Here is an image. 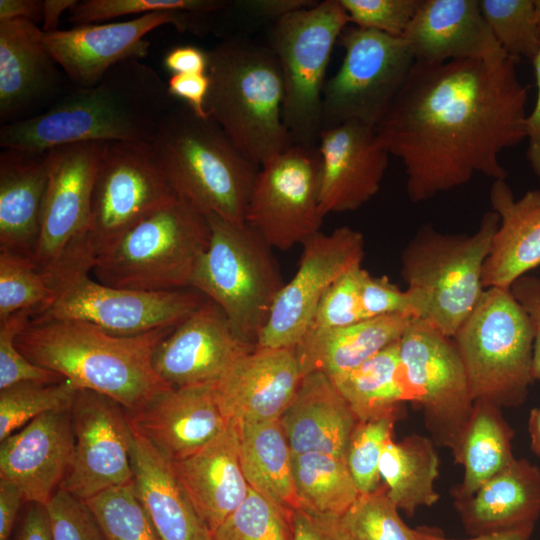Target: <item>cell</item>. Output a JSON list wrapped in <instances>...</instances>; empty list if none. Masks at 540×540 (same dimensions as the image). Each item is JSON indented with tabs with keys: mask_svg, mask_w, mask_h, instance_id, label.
<instances>
[{
	"mask_svg": "<svg viewBox=\"0 0 540 540\" xmlns=\"http://www.w3.org/2000/svg\"><path fill=\"white\" fill-rule=\"evenodd\" d=\"M210 15L190 12H154L126 21L106 22L44 33L43 41L71 83L80 88L96 85L115 65L142 60L152 30L173 25L179 32L204 34Z\"/></svg>",
	"mask_w": 540,
	"mask_h": 540,
	"instance_id": "obj_19",
	"label": "cell"
},
{
	"mask_svg": "<svg viewBox=\"0 0 540 540\" xmlns=\"http://www.w3.org/2000/svg\"><path fill=\"white\" fill-rule=\"evenodd\" d=\"M208 64V52L193 45L173 47L163 59L164 67L172 74H206Z\"/></svg>",
	"mask_w": 540,
	"mask_h": 540,
	"instance_id": "obj_56",
	"label": "cell"
},
{
	"mask_svg": "<svg viewBox=\"0 0 540 540\" xmlns=\"http://www.w3.org/2000/svg\"><path fill=\"white\" fill-rule=\"evenodd\" d=\"M134 433L133 482L137 496L162 540H210L171 460Z\"/></svg>",
	"mask_w": 540,
	"mask_h": 540,
	"instance_id": "obj_32",
	"label": "cell"
},
{
	"mask_svg": "<svg viewBox=\"0 0 540 540\" xmlns=\"http://www.w3.org/2000/svg\"><path fill=\"white\" fill-rule=\"evenodd\" d=\"M78 2V0H44L43 1V24L41 30L44 33L58 31L60 17Z\"/></svg>",
	"mask_w": 540,
	"mask_h": 540,
	"instance_id": "obj_61",
	"label": "cell"
},
{
	"mask_svg": "<svg viewBox=\"0 0 540 540\" xmlns=\"http://www.w3.org/2000/svg\"><path fill=\"white\" fill-rule=\"evenodd\" d=\"M321 158L318 147L293 145L262 165L246 223L271 247L288 250L320 232Z\"/></svg>",
	"mask_w": 540,
	"mask_h": 540,
	"instance_id": "obj_15",
	"label": "cell"
},
{
	"mask_svg": "<svg viewBox=\"0 0 540 540\" xmlns=\"http://www.w3.org/2000/svg\"><path fill=\"white\" fill-rule=\"evenodd\" d=\"M176 194L151 143L106 142L91 194L88 247L92 265Z\"/></svg>",
	"mask_w": 540,
	"mask_h": 540,
	"instance_id": "obj_13",
	"label": "cell"
},
{
	"mask_svg": "<svg viewBox=\"0 0 540 540\" xmlns=\"http://www.w3.org/2000/svg\"><path fill=\"white\" fill-rule=\"evenodd\" d=\"M363 270L361 265L355 266L329 287L306 333L344 327L366 319L361 304Z\"/></svg>",
	"mask_w": 540,
	"mask_h": 540,
	"instance_id": "obj_47",
	"label": "cell"
},
{
	"mask_svg": "<svg viewBox=\"0 0 540 540\" xmlns=\"http://www.w3.org/2000/svg\"><path fill=\"white\" fill-rule=\"evenodd\" d=\"M510 291L526 312L534 335L532 375L540 382V277L525 275L517 279Z\"/></svg>",
	"mask_w": 540,
	"mask_h": 540,
	"instance_id": "obj_52",
	"label": "cell"
},
{
	"mask_svg": "<svg viewBox=\"0 0 540 540\" xmlns=\"http://www.w3.org/2000/svg\"><path fill=\"white\" fill-rule=\"evenodd\" d=\"M302 246L298 270L278 293L257 347L295 348L323 295L341 275L361 265L365 254L363 235L349 226L319 232Z\"/></svg>",
	"mask_w": 540,
	"mask_h": 540,
	"instance_id": "obj_18",
	"label": "cell"
},
{
	"mask_svg": "<svg viewBox=\"0 0 540 540\" xmlns=\"http://www.w3.org/2000/svg\"><path fill=\"white\" fill-rule=\"evenodd\" d=\"M397 510L383 484L360 494L339 522L348 540H419V530L409 528Z\"/></svg>",
	"mask_w": 540,
	"mask_h": 540,
	"instance_id": "obj_44",
	"label": "cell"
},
{
	"mask_svg": "<svg viewBox=\"0 0 540 540\" xmlns=\"http://www.w3.org/2000/svg\"><path fill=\"white\" fill-rule=\"evenodd\" d=\"M499 215L491 210L473 234H447L424 225L401 253V275L417 319L452 338L479 302L482 271Z\"/></svg>",
	"mask_w": 540,
	"mask_h": 540,
	"instance_id": "obj_6",
	"label": "cell"
},
{
	"mask_svg": "<svg viewBox=\"0 0 540 540\" xmlns=\"http://www.w3.org/2000/svg\"><path fill=\"white\" fill-rule=\"evenodd\" d=\"M279 421L293 455L319 452L344 459L358 423L330 377L320 371L303 375Z\"/></svg>",
	"mask_w": 540,
	"mask_h": 540,
	"instance_id": "obj_30",
	"label": "cell"
},
{
	"mask_svg": "<svg viewBox=\"0 0 540 540\" xmlns=\"http://www.w3.org/2000/svg\"><path fill=\"white\" fill-rule=\"evenodd\" d=\"M412 320L401 315L380 316L306 333L295 347L303 375L320 371L333 378L359 367L398 342Z\"/></svg>",
	"mask_w": 540,
	"mask_h": 540,
	"instance_id": "obj_33",
	"label": "cell"
},
{
	"mask_svg": "<svg viewBox=\"0 0 540 540\" xmlns=\"http://www.w3.org/2000/svg\"><path fill=\"white\" fill-rule=\"evenodd\" d=\"M208 115L234 145L258 166L293 142L284 125L282 73L269 46L240 36L208 51Z\"/></svg>",
	"mask_w": 540,
	"mask_h": 540,
	"instance_id": "obj_4",
	"label": "cell"
},
{
	"mask_svg": "<svg viewBox=\"0 0 540 540\" xmlns=\"http://www.w3.org/2000/svg\"><path fill=\"white\" fill-rule=\"evenodd\" d=\"M27 20L0 21V123L33 118L74 85Z\"/></svg>",
	"mask_w": 540,
	"mask_h": 540,
	"instance_id": "obj_20",
	"label": "cell"
},
{
	"mask_svg": "<svg viewBox=\"0 0 540 540\" xmlns=\"http://www.w3.org/2000/svg\"><path fill=\"white\" fill-rule=\"evenodd\" d=\"M399 357L406 400L421 407L435 441L455 456L474 400L452 338L413 319L399 341Z\"/></svg>",
	"mask_w": 540,
	"mask_h": 540,
	"instance_id": "obj_14",
	"label": "cell"
},
{
	"mask_svg": "<svg viewBox=\"0 0 540 540\" xmlns=\"http://www.w3.org/2000/svg\"><path fill=\"white\" fill-rule=\"evenodd\" d=\"M205 215L210 241L194 268L190 288L215 302L239 335L256 345L285 284L278 263L272 248L247 223Z\"/></svg>",
	"mask_w": 540,
	"mask_h": 540,
	"instance_id": "obj_8",
	"label": "cell"
},
{
	"mask_svg": "<svg viewBox=\"0 0 540 540\" xmlns=\"http://www.w3.org/2000/svg\"><path fill=\"white\" fill-rule=\"evenodd\" d=\"M174 100L151 66L123 61L96 85L74 86L45 112L1 125L0 146L44 151L91 141L151 143Z\"/></svg>",
	"mask_w": 540,
	"mask_h": 540,
	"instance_id": "obj_2",
	"label": "cell"
},
{
	"mask_svg": "<svg viewBox=\"0 0 540 540\" xmlns=\"http://www.w3.org/2000/svg\"><path fill=\"white\" fill-rule=\"evenodd\" d=\"M172 463L211 536L240 506L250 488L240 463L238 422L230 420L202 449Z\"/></svg>",
	"mask_w": 540,
	"mask_h": 540,
	"instance_id": "obj_27",
	"label": "cell"
},
{
	"mask_svg": "<svg viewBox=\"0 0 540 540\" xmlns=\"http://www.w3.org/2000/svg\"><path fill=\"white\" fill-rule=\"evenodd\" d=\"M70 409L42 414L1 441L0 480L17 486L26 503L46 505L67 475L75 442Z\"/></svg>",
	"mask_w": 540,
	"mask_h": 540,
	"instance_id": "obj_25",
	"label": "cell"
},
{
	"mask_svg": "<svg viewBox=\"0 0 540 540\" xmlns=\"http://www.w3.org/2000/svg\"><path fill=\"white\" fill-rule=\"evenodd\" d=\"M350 23L402 37L418 8L419 0H339Z\"/></svg>",
	"mask_w": 540,
	"mask_h": 540,
	"instance_id": "obj_49",
	"label": "cell"
},
{
	"mask_svg": "<svg viewBox=\"0 0 540 540\" xmlns=\"http://www.w3.org/2000/svg\"><path fill=\"white\" fill-rule=\"evenodd\" d=\"M175 192L204 214L246 223L248 203L260 169L211 118L175 102L151 141Z\"/></svg>",
	"mask_w": 540,
	"mask_h": 540,
	"instance_id": "obj_5",
	"label": "cell"
},
{
	"mask_svg": "<svg viewBox=\"0 0 540 540\" xmlns=\"http://www.w3.org/2000/svg\"><path fill=\"white\" fill-rule=\"evenodd\" d=\"M361 304L366 319L401 315L416 318L411 298L387 276H373L363 270L361 281Z\"/></svg>",
	"mask_w": 540,
	"mask_h": 540,
	"instance_id": "obj_51",
	"label": "cell"
},
{
	"mask_svg": "<svg viewBox=\"0 0 540 540\" xmlns=\"http://www.w3.org/2000/svg\"><path fill=\"white\" fill-rule=\"evenodd\" d=\"M379 474L391 501L409 515L419 507L432 506L440 498L434 489L439 458L432 441L424 436L413 434L400 442L387 440Z\"/></svg>",
	"mask_w": 540,
	"mask_h": 540,
	"instance_id": "obj_36",
	"label": "cell"
},
{
	"mask_svg": "<svg viewBox=\"0 0 540 540\" xmlns=\"http://www.w3.org/2000/svg\"><path fill=\"white\" fill-rule=\"evenodd\" d=\"M415 62L508 58L487 24L479 0H419L402 36Z\"/></svg>",
	"mask_w": 540,
	"mask_h": 540,
	"instance_id": "obj_26",
	"label": "cell"
},
{
	"mask_svg": "<svg viewBox=\"0 0 540 540\" xmlns=\"http://www.w3.org/2000/svg\"><path fill=\"white\" fill-rule=\"evenodd\" d=\"M238 430L240 463L249 487L285 509H299L293 455L280 421L238 422Z\"/></svg>",
	"mask_w": 540,
	"mask_h": 540,
	"instance_id": "obj_34",
	"label": "cell"
},
{
	"mask_svg": "<svg viewBox=\"0 0 540 540\" xmlns=\"http://www.w3.org/2000/svg\"><path fill=\"white\" fill-rule=\"evenodd\" d=\"M293 540H348L339 517L324 516L299 508L293 512Z\"/></svg>",
	"mask_w": 540,
	"mask_h": 540,
	"instance_id": "obj_54",
	"label": "cell"
},
{
	"mask_svg": "<svg viewBox=\"0 0 540 540\" xmlns=\"http://www.w3.org/2000/svg\"><path fill=\"white\" fill-rule=\"evenodd\" d=\"M316 0H239L234 6L239 11L261 20L276 23L284 16L315 5Z\"/></svg>",
	"mask_w": 540,
	"mask_h": 540,
	"instance_id": "obj_55",
	"label": "cell"
},
{
	"mask_svg": "<svg viewBox=\"0 0 540 540\" xmlns=\"http://www.w3.org/2000/svg\"><path fill=\"white\" fill-rule=\"evenodd\" d=\"M398 415L358 421L347 444L345 460L360 494L380 486L379 462L384 445L392 438Z\"/></svg>",
	"mask_w": 540,
	"mask_h": 540,
	"instance_id": "obj_46",
	"label": "cell"
},
{
	"mask_svg": "<svg viewBox=\"0 0 540 540\" xmlns=\"http://www.w3.org/2000/svg\"><path fill=\"white\" fill-rule=\"evenodd\" d=\"M256 345L234 329L223 310L205 302L157 345L152 364L173 388L214 383L241 355Z\"/></svg>",
	"mask_w": 540,
	"mask_h": 540,
	"instance_id": "obj_21",
	"label": "cell"
},
{
	"mask_svg": "<svg viewBox=\"0 0 540 540\" xmlns=\"http://www.w3.org/2000/svg\"><path fill=\"white\" fill-rule=\"evenodd\" d=\"M105 143L49 149V181L34 262L57 293L93 267L88 247L91 194Z\"/></svg>",
	"mask_w": 540,
	"mask_h": 540,
	"instance_id": "obj_11",
	"label": "cell"
},
{
	"mask_svg": "<svg viewBox=\"0 0 540 540\" xmlns=\"http://www.w3.org/2000/svg\"><path fill=\"white\" fill-rule=\"evenodd\" d=\"M53 540H107L87 504L59 488L45 505Z\"/></svg>",
	"mask_w": 540,
	"mask_h": 540,
	"instance_id": "obj_50",
	"label": "cell"
},
{
	"mask_svg": "<svg viewBox=\"0 0 540 540\" xmlns=\"http://www.w3.org/2000/svg\"><path fill=\"white\" fill-rule=\"evenodd\" d=\"M292 468L300 508L305 510L341 517L360 495L344 458L319 452L296 454Z\"/></svg>",
	"mask_w": 540,
	"mask_h": 540,
	"instance_id": "obj_38",
	"label": "cell"
},
{
	"mask_svg": "<svg viewBox=\"0 0 540 540\" xmlns=\"http://www.w3.org/2000/svg\"><path fill=\"white\" fill-rule=\"evenodd\" d=\"M1 20H27L37 25L43 20V1L0 0Z\"/></svg>",
	"mask_w": 540,
	"mask_h": 540,
	"instance_id": "obj_60",
	"label": "cell"
},
{
	"mask_svg": "<svg viewBox=\"0 0 540 540\" xmlns=\"http://www.w3.org/2000/svg\"><path fill=\"white\" fill-rule=\"evenodd\" d=\"M349 23L339 0L318 1L274 23L269 47L282 73L283 122L294 145L318 144L326 70Z\"/></svg>",
	"mask_w": 540,
	"mask_h": 540,
	"instance_id": "obj_10",
	"label": "cell"
},
{
	"mask_svg": "<svg viewBox=\"0 0 540 540\" xmlns=\"http://www.w3.org/2000/svg\"><path fill=\"white\" fill-rule=\"evenodd\" d=\"M536 19L540 29V0H535Z\"/></svg>",
	"mask_w": 540,
	"mask_h": 540,
	"instance_id": "obj_64",
	"label": "cell"
},
{
	"mask_svg": "<svg viewBox=\"0 0 540 540\" xmlns=\"http://www.w3.org/2000/svg\"><path fill=\"white\" fill-rule=\"evenodd\" d=\"M207 297L187 288L144 291L107 286L82 274L62 286L50 306L31 320L85 321L117 336L176 327Z\"/></svg>",
	"mask_w": 540,
	"mask_h": 540,
	"instance_id": "obj_16",
	"label": "cell"
},
{
	"mask_svg": "<svg viewBox=\"0 0 540 540\" xmlns=\"http://www.w3.org/2000/svg\"><path fill=\"white\" fill-rule=\"evenodd\" d=\"M510 58L414 62L374 127L378 143L401 160L413 203L468 183L476 174L505 180L499 155L526 139L528 87Z\"/></svg>",
	"mask_w": 540,
	"mask_h": 540,
	"instance_id": "obj_1",
	"label": "cell"
},
{
	"mask_svg": "<svg viewBox=\"0 0 540 540\" xmlns=\"http://www.w3.org/2000/svg\"><path fill=\"white\" fill-rule=\"evenodd\" d=\"M537 83V98L526 118L527 159L535 175L540 177V51L533 61Z\"/></svg>",
	"mask_w": 540,
	"mask_h": 540,
	"instance_id": "obj_59",
	"label": "cell"
},
{
	"mask_svg": "<svg viewBox=\"0 0 540 540\" xmlns=\"http://www.w3.org/2000/svg\"><path fill=\"white\" fill-rule=\"evenodd\" d=\"M126 412L132 430L172 462L202 449L230 422L216 401L213 383L169 387Z\"/></svg>",
	"mask_w": 540,
	"mask_h": 540,
	"instance_id": "obj_24",
	"label": "cell"
},
{
	"mask_svg": "<svg viewBox=\"0 0 540 540\" xmlns=\"http://www.w3.org/2000/svg\"><path fill=\"white\" fill-rule=\"evenodd\" d=\"M70 411L73 461L60 488L85 502L132 483L134 433L126 409L109 396L78 389Z\"/></svg>",
	"mask_w": 540,
	"mask_h": 540,
	"instance_id": "obj_17",
	"label": "cell"
},
{
	"mask_svg": "<svg viewBox=\"0 0 540 540\" xmlns=\"http://www.w3.org/2000/svg\"><path fill=\"white\" fill-rule=\"evenodd\" d=\"M528 433L531 441V450L540 458V406L534 407L529 413Z\"/></svg>",
	"mask_w": 540,
	"mask_h": 540,
	"instance_id": "obj_63",
	"label": "cell"
},
{
	"mask_svg": "<svg viewBox=\"0 0 540 540\" xmlns=\"http://www.w3.org/2000/svg\"><path fill=\"white\" fill-rule=\"evenodd\" d=\"M303 378L295 348L257 347L238 357L213 383L216 401L228 420H279Z\"/></svg>",
	"mask_w": 540,
	"mask_h": 540,
	"instance_id": "obj_22",
	"label": "cell"
},
{
	"mask_svg": "<svg viewBox=\"0 0 540 540\" xmlns=\"http://www.w3.org/2000/svg\"><path fill=\"white\" fill-rule=\"evenodd\" d=\"M513 429L501 408L485 400H475L454 458L464 467L462 482L453 489L455 500L467 499L514 459Z\"/></svg>",
	"mask_w": 540,
	"mask_h": 540,
	"instance_id": "obj_35",
	"label": "cell"
},
{
	"mask_svg": "<svg viewBox=\"0 0 540 540\" xmlns=\"http://www.w3.org/2000/svg\"><path fill=\"white\" fill-rule=\"evenodd\" d=\"M293 512L249 488L244 501L210 540H293Z\"/></svg>",
	"mask_w": 540,
	"mask_h": 540,
	"instance_id": "obj_41",
	"label": "cell"
},
{
	"mask_svg": "<svg viewBox=\"0 0 540 540\" xmlns=\"http://www.w3.org/2000/svg\"><path fill=\"white\" fill-rule=\"evenodd\" d=\"M49 181V150L0 154V250L31 258L39 240Z\"/></svg>",
	"mask_w": 540,
	"mask_h": 540,
	"instance_id": "obj_28",
	"label": "cell"
},
{
	"mask_svg": "<svg viewBox=\"0 0 540 540\" xmlns=\"http://www.w3.org/2000/svg\"><path fill=\"white\" fill-rule=\"evenodd\" d=\"M174 327L117 336L79 320H30L15 345L32 363L68 379L77 389L109 396L126 411L169 388L155 372L157 345Z\"/></svg>",
	"mask_w": 540,
	"mask_h": 540,
	"instance_id": "obj_3",
	"label": "cell"
},
{
	"mask_svg": "<svg viewBox=\"0 0 540 540\" xmlns=\"http://www.w3.org/2000/svg\"><path fill=\"white\" fill-rule=\"evenodd\" d=\"M57 291L26 256L0 250V321L20 310L34 315L52 304Z\"/></svg>",
	"mask_w": 540,
	"mask_h": 540,
	"instance_id": "obj_42",
	"label": "cell"
},
{
	"mask_svg": "<svg viewBox=\"0 0 540 540\" xmlns=\"http://www.w3.org/2000/svg\"><path fill=\"white\" fill-rule=\"evenodd\" d=\"M77 391L68 379L22 382L0 390V441L42 414L70 409Z\"/></svg>",
	"mask_w": 540,
	"mask_h": 540,
	"instance_id": "obj_39",
	"label": "cell"
},
{
	"mask_svg": "<svg viewBox=\"0 0 540 540\" xmlns=\"http://www.w3.org/2000/svg\"><path fill=\"white\" fill-rule=\"evenodd\" d=\"M454 503L472 536L534 529L540 515V467L515 458L473 496Z\"/></svg>",
	"mask_w": 540,
	"mask_h": 540,
	"instance_id": "obj_31",
	"label": "cell"
},
{
	"mask_svg": "<svg viewBox=\"0 0 540 540\" xmlns=\"http://www.w3.org/2000/svg\"><path fill=\"white\" fill-rule=\"evenodd\" d=\"M229 6L223 0H82L68 12L73 26L106 23L127 15L154 12H190L212 15Z\"/></svg>",
	"mask_w": 540,
	"mask_h": 540,
	"instance_id": "obj_45",
	"label": "cell"
},
{
	"mask_svg": "<svg viewBox=\"0 0 540 540\" xmlns=\"http://www.w3.org/2000/svg\"><path fill=\"white\" fill-rule=\"evenodd\" d=\"M342 64L324 86L322 130L346 122L375 127L415 62L403 37L347 26L340 38Z\"/></svg>",
	"mask_w": 540,
	"mask_h": 540,
	"instance_id": "obj_12",
	"label": "cell"
},
{
	"mask_svg": "<svg viewBox=\"0 0 540 540\" xmlns=\"http://www.w3.org/2000/svg\"><path fill=\"white\" fill-rule=\"evenodd\" d=\"M452 340L463 362L473 400L517 407L527 398L534 335L510 289L484 290Z\"/></svg>",
	"mask_w": 540,
	"mask_h": 540,
	"instance_id": "obj_9",
	"label": "cell"
},
{
	"mask_svg": "<svg viewBox=\"0 0 540 540\" xmlns=\"http://www.w3.org/2000/svg\"><path fill=\"white\" fill-rule=\"evenodd\" d=\"M210 235L206 215L176 194L99 257L91 273L99 283L117 288L187 289Z\"/></svg>",
	"mask_w": 540,
	"mask_h": 540,
	"instance_id": "obj_7",
	"label": "cell"
},
{
	"mask_svg": "<svg viewBox=\"0 0 540 540\" xmlns=\"http://www.w3.org/2000/svg\"><path fill=\"white\" fill-rule=\"evenodd\" d=\"M210 79L208 74H172L167 81L171 97L180 99L199 117H210L206 111V99Z\"/></svg>",
	"mask_w": 540,
	"mask_h": 540,
	"instance_id": "obj_53",
	"label": "cell"
},
{
	"mask_svg": "<svg viewBox=\"0 0 540 540\" xmlns=\"http://www.w3.org/2000/svg\"><path fill=\"white\" fill-rule=\"evenodd\" d=\"M14 540H53L50 517L45 505L28 503Z\"/></svg>",
	"mask_w": 540,
	"mask_h": 540,
	"instance_id": "obj_57",
	"label": "cell"
},
{
	"mask_svg": "<svg viewBox=\"0 0 540 540\" xmlns=\"http://www.w3.org/2000/svg\"><path fill=\"white\" fill-rule=\"evenodd\" d=\"M317 147L324 216L355 211L376 195L390 155L378 143L374 127L351 121L325 128Z\"/></svg>",
	"mask_w": 540,
	"mask_h": 540,
	"instance_id": "obj_23",
	"label": "cell"
},
{
	"mask_svg": "<svg viewBox=\"0 0 540 540\" xmlns=\"http://www.w3.org/2000/svg\"><path fill=\"white\" fill-rule=\"evenodd\" d=\"M23 503L24 494L14 484L0 480V540H9L18 513Z\"/></svg>",
	"mask_w": 540,
	"mask_h": 540,
	"instance_id": "obj_58",
	"label": "cell"
},
{
	"mask_svg": "<svg viewBox=\"0 0 540 540\" xmlns=\"http://www.w3.org/2000/svg\"><path fill=\"white\" fill-rule=\"evenodd\" d=\"M399 341L359 367L330 378L358 421L399 415V407L407 401L400 371Z\"/></svg>",
	"mask_w": 540,
	"mask_h": 540,
	"instance_id": "obj_37",
	"label": "cell"
},
{
	"mask_svg": "<svg viewBox=\"0 0 540 540\" xmlns=\"http://www.w3.org/2000/svg\"><path fill=\"white\" fill-rule=\"evenodd\" d=\"M533 529H520L503 531L491 534H484L479 536H472L469 539L463 540H529ZM419 540H458L448 539L441 535L434 534L429 530H419Z\"/></svg>",
	"mask_w": 540,
	"mask_h": 540,
	"instance_id": "obj_62",
	"label": "cell"
},
{
	"mask_svg": "<svg viewBox=\"0 0 540 540\" xmlns=\"http://www.w3.org/2000/svg\"><path fill=\"white\" fill-rule=\"evenodd\" d=\"M479 6L508 58L533 62L540 51L535 0H479Z\"/></svg>",
	"mask_w": 540,
	"mask_h": 540,
	"instance_id": "obj_40",
	"label": "cell"
},
{
	"mask_svg": "<svg viewBox=\"0 0 540 540\" xmlns=\"http://www.w3.org/2000/svg\"><path fill=\"white\" fill-rule=\"evenodd\" d=\"M107 540H162L140 502L134 482L85 501Z\"/></svg>",
	"mask_w": 540,
	"mask_h": 540,
	"instance_id": "obj_43",
	"label": "cell"
},
{
	"mask_svg": "<svg viewBox=\"0 0 540 540\" xmlns=\"http://www.w3.org/2000/svg\"><path fill=\"white\" fill-rule=\"evenodd\" d=\"M489 199L500 221L483 266L482 283L484 288L510 289L540 266V190H529L516 200L505 180H495Z\"/></svg>",
	"mask_w": 540,
	"mask_h": 540,
	"instance_id": "obj_29",
	"label": "cell"
},
{
	"mask_svg": "<svg viewBox=\"0 0 540 540\" xmlns=\"http://www.w3.org/2000/svg\"><path fill=\"white\" fill-rule=\"evenodd\" d=\"M33 315L32 310H20L0 321V390L22 382H57L66 379L32 363L16 347V337Z\"/></svg>",
	"mask_w": 540,
	"mask_h": 540,
	"instance_id": "obj_48",
	"label": "cell"
}]
</instances>
